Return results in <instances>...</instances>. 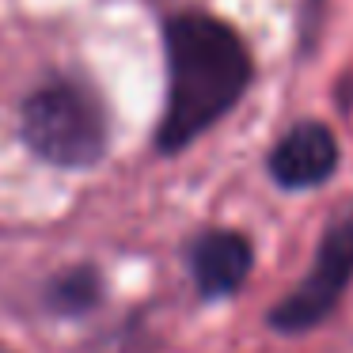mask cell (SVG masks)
I'll list each match as a JSON object with an SVG mask.
<instances>
[{"mask_svg": "<svg viewBox=\"0 0 353 353\" xmlns=\"http://www.w3.org/2000/svg\"><path fill=\"white\" fill-rule=\"evenodd\" d=\"M19 137L50 168L88 171L107 156L110 118L88 80L57 72L46 77L19 107Z\"/></svg>", "mask_w": 353, "mask_h": 353, "instance_id": "cell-2", "label": "cell"}, {"mask_svg": "<svg viewBox=\"0 0 353 353\" xmlns=\"http://www.w3.org/2000/svg\"><path fill=\"white\" fill-rule=\"evenodd\" d=\"M99 300H103V277L95 266L61 270V274H54L46 281V289H42V304L54 315H65V319L88 315Z\"/></svg>", "mask_w": 353, "mask_h": 353, "instance_id": "cell-6", "label": "cell"}, {"mask_svg": "<svg viewBox=\"0 0 353 353\" xmlns=\"http://www.w3.org/2000/svg\"><path fill=\"white\" fill-rule=\"evenodd\" d=\"M353 281V213H342L319 236L315 259L292 292H285L270 312L277 334H307L330 319L342 292Z\"/></svg>", "mask_w": 353, "mask_h": 353, "instance_id": "cell-3", "label": "cell"}, {"mask_svg": "<svg viewBox=\"0 0 353 353\" xmlns=\"http://www.w3.org/2000/svg\"><path fill=\"white\" fill-rule=\"evenodd\" d=\"M266 171L281 190L300 194L323 186L338 171V141L323 122H296L277 137L266 156Z\"/></svg>", "mask_w": 353, "mask_h": 353, "instance_id": "cell-4", "label": "cell"}, {"mask_svg": "<svg viewBox=\"0 0 353 353\" xmlns=\"http://www.w3.org/2000/svg\"><path fill=\"white\" fill-rule=\"evenodd\" d=\"M168 99L156 125V152L175 156L236 110L254 65L243 39L205 12H175L163 23Z\"/></svg>", "mask_w": 353, "mask_h": 353, "instance_id": "cell-1", "label": "cell"}, {"mask_svg": "<svg viewBox=\"0 0 353 353\" xmlns=\"http://www.w3.org/2000/svg\"><path fill=\"white\" fill-rule=\"evenodd\" d=\"M186 266H190V277L198 285L201 300H224V296H236L243 289V281L251 277L254 247L243 232L209 228L190 239Z\"/></svg>", "mask_w": 353, "mask_h": 353, "instance_id": "cell-5", "label": "cell"}, {"mask_svg": "<svg viewBox=\"0 0 353 353\" xmlns=\"http://www.w3.org/2000/svg\"><path fill=\"white\" fill-rule=\"evenodd\" d=\"M0 353H12V350H8V345H0Z\"/></svg>", "mask_w": 353, "mask_h": 353, "instance_id": "cell-7", "label": "cell"}]
</instances>
